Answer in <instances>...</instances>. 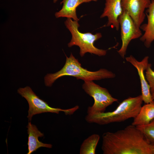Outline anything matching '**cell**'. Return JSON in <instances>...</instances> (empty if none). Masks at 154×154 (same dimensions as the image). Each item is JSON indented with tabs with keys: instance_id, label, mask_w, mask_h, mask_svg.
<instances>
[{
	"instance_id": "6da1fadb",
	"label": "cell",
	"mask_w": 154,
	"mask_h": 154,
	"mask_svg": "<svg viewBox=\"0 0 154 154\" xmlns=\"http://www.w3.org/2000/svg\"><path fill=\"white\" fill-rule=\"evenodd\" d=\"M101 149L104 154H153V145L132 124L114 132L104 133Z\"/></svg>"
},
{
	"instance_id": "7a4b0ae2",
	"label": "cell",
	"mask_w": 154,
	"mask_h": 154,
	"mask_svg": "<svg viewBox=\"0 0 154 154\" xmlns=\"http://www.w3.org/2000/svg\"><path fill=\"white\" fill-rule=\"evenodd\" d=\"M143 101L141 95L135 97H129L120 103L114 111L87 114L85 119L89 123L103 125L134 118L139 112Z\"/></svg>"
},
{
	"instance_id": "3957f363",
	"label": "cell",
	"mask_w": 154,
	"mask_h": 154,
	"mask_svg": "<svg viewBox=\"0 0 154 154\" xmlns=\"http://www.w3.org/2000/svg\"><path fill=\"white\" fill-rule=\"evenodd\" d=\"M71 76L84 81L99 80L114 78L115 74L104 68L92 72L82 67L78 60L71 53L69 57L66 56L65 63L60 70L53 74H48L44 78V83L47 86H51L57 79L64 76Z\"/></svg>"
},
{
	"instance_id": "277c9868",
	"label": "cell",
	"mask_w": 154,
	"mask_h": 154,
	"mask_svg": "<svg viewBox=\"0 0 154 154\" xmlns=\"http://www.w3.org/2000/svg\"><path fill=\"white\" fill-rule=\"evenodd\" d=\"M65 24L72 34V39L68 44V47H70L74 45L78 46L80 48V54L81 57L87 52L99 56L106 55V50L98 49L94 44L95 41L102 37L101 33H97L93 35L89 32L81 33L78 29L80 25L78 21H73L71 18H67Z\"/></svg>"
},
{
	"instance_id": "5b68a950",
	"label": "cell",
	"mask_w": 154,
	"mask_h": 154,
	"mask_svg": "<svg viewBox=\"0 0 154 154\" xmlns=\"http://www.w3.org/2000/svg\"><path fill=\"white\" fill-rule=\"evenodd\" d=\"M17 92L27 100L29 104L28 114L27 117L29 121H31L32 117L37 114L45 112L58 114L60 112H62L66 115H70L73 114L79 108L78 105L66 109L51 107L46 102L40 99L28 86L19 88Z\"/></svg>"
},
{
	"instance_id": "8992f818",
	"label": "cell",
	"mask_w": 154,
	"mask_h": 154,
	"mask_svg": "<svg viewBox=\"0 0 154 154\" xmlns=\"http://www.w3.org/2000/svg\"><path fill=\"white\" fill-rule=\"evenodd\" d=\"M82 86L84 91L94 99L93 105L89 106L87 114L105 112L106 108L118 100L113 97L107 89L95 83L92 81H84Z\"/></svg>"
},
{
	"instance_id": "52a82bcc",
	"label": "cell",
	"mask_w": 154,
	"mask_h": 154,
	"mask_svg": "<svg viewBox=\"0 0 154 154\" xmlns=\"http://www.w3.org/2000/svg\"><path fill=\"white\" fill-rule=\"evenodd\" d=\"M118 21L121 28L122 45L117 52L124 59L127 47L131 41L140 38L142 35L140 28L137 26L126 12L122 11L118 18Z\"/></svg>"
},
{
	"instance_id": "ba28073f",
	"label": "cell",
	"mask_w": 154,
	"mask_h": 154,
	"mask_svg": "<svg viewBox=\"0 0 154 154\" xmlns=\"http://www.w3.org/2000/svg\"><path fill=\"white\" fill-rule=\"evenodd\" d=\"M151 2L150 0H122V11L127 13L140 28L145 17V11Z\"/></svg>"
},
{
	"instance_id": "9c48e42d",
	"label": "cell",
	"mask_w": 154,
	"mask_h": 154,
	"mask_svg": "<svg viewBox=\"0 0 154 154\" xmlns=\"http://www.w3.org/2000/svg\"><path fill=\"white\" fill-rule=\"evenodd\" d=\"M149 58L148 56H146L141 61H139L132 55L125 58L126 61L132 64L137 70L141 83V95L143 101L145 104L154 102L150 86L144 73L149 64Z\"/></svg>"
},
{
	"instance_id": "30bf717a",
	"label": "cell",
	"mask_w": 154,
	"mask_h": 154,
	"mask_svg": "<svg viewBox=\"0 0 154 154\" xmlns=\"http://www.w3.org/2000/svg\"><path fill=\"white\" fill-rule=\"evenodd\" d=\"M121 1L122 0H106L104 11L100 16L101 18L107 17L106 26H112L117 31L120 27L118 18L123 11Z\"/></svg>"
},
{
	"instance_id": "8fae6325",
	"label": "cell",
	"mask_w": 154,
	"mask_h": 154,
	"mask_svg": "<svg viewBox=\"0 0 154 154\" xmlns=\"http://www.w3.org/2000/svg\"><path fill=\"white\" fill-rule=\"evenodd\" d=\"M147 13V23L140 27L144 32L140 40L144 42L146 47L149 48L154 41V0L151 2Z\"/></svg>"
},
{
	"instance_id": "7c38bea8",
	"label": "cell",
	"mask_w": 154,
	"mask_h": 154,
	"mask_svg": "<svg viewBox=\"0 0 154 154\" xmlns=\"http://www.w3.org/2000/svg\"><path fill=\"white\" fill-rule=\"evenodd\" d=\"M27 127L28 134L27 144L28 152L27 154H31L40 147L52 148L51 144L44 143L38 140V138L43 136L44 134L38 130L35 125L31 124L30 121L29 122Z\"/></svg>"
},
{
	"instance_id": "4fadbf2b",
	"label": "cell",
	"mask_w": 154,
	"mask_h": 154,
	"mask_svg": "<svg viewBox=\"0 0 154 154\" xmlns=\"http://www.w3.org/2000/svg\"><path fill=\"white\" fill-rule=\"evenodd\" d=\"M97 0H63L60 3L63 4L61 9L55 13L56 17H66L72 19L74 21H78L79 19L76 15V10L79 5L84 3L89 2L92 1H96Z\"/></svg>"
},
{
	"instance_id": "5bb4252c",
	"label": "cell",
	"mask_w": 154,
	"mask_h": 154,
	"mask_svg": "<svg viewBox=\"0 0 154 154\" xmlns=\"http://www.w3.org/2000/svg\"><path fill=\"white\" fill-rule=\"evenodd\" d=\"M154 119V102L145 104L142 106L131 124L136 126L146 125Z\"/></svg>"
},
{
	"instance_id": "9a60e30c",
	"label": "cell",
	"mask_w": 154,
	"mask_h": 154,
	"mask_svg": "<svg viewBox=\"0 0 154 154\" xmlns=\"http://www.w3.org/2000/svg\"><path fill=\"white\" fill-rule=\"evenodd\" d=\"M100 138L98 134H94L85 139L80 146V154H96V147Z\"/></svg>"
},
{
	"instance_id": "2e32d148",
	"label": "cell",
	"mask_w": 154,
	"mask_h": 154,
	"mask_svg": "<svg viewBox=\"0 0 154 154\" xmlns=\"http://www.w3.org/2000/svg\"><path fill=\"white\" fill-rule=\"evenodd\" d=\"M136 127L143 133L148 142L154 145V119L147 124Z\"/></svg>"
},
{
	"instance_id": "e0dca14e",
	"label": "cell",
	"mask_w": 154,
	"mask_h": 154,
	"mask_svg": "<svg viewBox=\"0 0 154 154\" xmlns=\"http://www.w3.org/2000/svg\"><path fill=\"white\" fill-rule=\"evenodd\" d=\"M151 64L149 63L145 70V76L150 87L151 94L154 93V71L151 68Z\"/></svg>"
},
{
	"instance_id": "ac0fdd59",
	"label": "cell",
	"mask_w": 154,
	"mask_h": 154,
	"mask_svg": "<svg viewBox=\"0 0 154 154\" xmlns=\"http://www.w3.org/2000/svg\"><path fill=\"white\" fill-rule=\"evenodd\" d=\"M152 94V98L153 102H154V93L152 94Z\"/></svg>"
},
{
	"instance_id": "d6986e66",
	"label": "cell",
	"mask_w": 154,
	"mask_h": 154,
	"mask_svg": "<svg viewBox=\"0 0 154 154\" xmlns=\"http://www.w3.org/2000/svg\"><path fill=\"white\" fill-rule=\"evenodd\" d=\"M58 0H53V1L54 3L56 2Z\"/></svg>"
},
{
	"instance_id": "ffe728a7",
	"label": "cell",
	"mask_w": 154,
	"mask_h": 154,
	"mask_svg": "<svg viewBox=\"0 0 154 154\" xmlns=\"http://www.w3.org/2000/svg\"><path fill=\"white\" fill-rule=\"evenodd\" d=\"M153 154H154V145H153Z\"/></svg>"
},
{
	"instance_id": "44dd1931",
	"label": "cell",
	"mask_w": 154,
	"mask_h": 154,
	"mask_svg": "<svg viewBox=\"0 0 154 154\" xmlns=\"http://www.w3.org/2000/svg\"></svg>"
}]
</instances>
